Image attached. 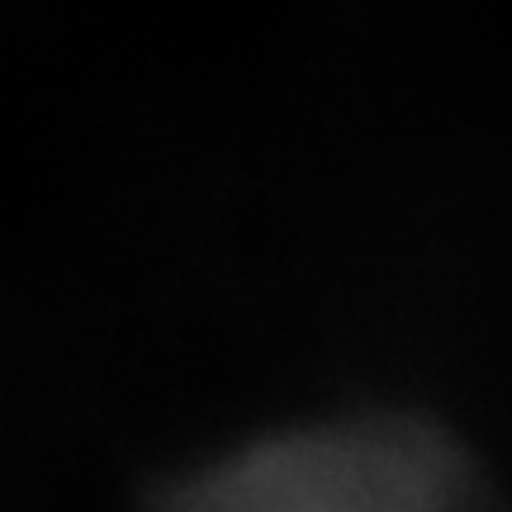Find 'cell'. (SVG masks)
Instances as JSON below:
<instances>
[{
  "label": "cell",
  "mask_w": 512,
  "mask_h": 512,
  "mask_svg": "<svg viewBox=\"0 0 512 512\" xmlns=\"http://www.w3.org/2000/svg\"><path fill=\"white\" fill-rule=\"evenodd\" d=\"M157 512H498L451 441L408 418L280 432L176 484Z\"/></svg>",
  "instance_id": "6da1fadb"
}]
</instances>
